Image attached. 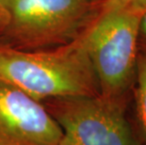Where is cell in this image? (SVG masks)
Masks as SVG:
<instances>
[{"label":"cell","mask_w":146,"mask_h":145,"mask_svg":"<svg viewBox=\"0 0 146 145\" xmlns=\"http://www.w3.org/2000/svg\"><path fill=\"white\" fill-rule=\"evenodd\" d=\"M0 80L40 102L100 94L84 33L69 44L42 50L0 44Z\"/></svg>","instance_id":"cell-1"},{"label":"cell","mask_w":146,"mask_h":145,"mask_svg":"<svg viewBox=\"0 0 146 145\" xmlns=\"http://www.w3.org/2000/svg\"><path fill=\"white\" fill-rule=\"evenodd\" d=\"M8 22L0 44L42 50L74 41L100 11L103 0H4Z\"/></svg>","instance_id":"cell-2"},{"label":"cell","mask_w":146,"mask_h":145,"mask_svg":"<svg viewBox=\"0 0 146 145\" xmlns=\"http://www.w3.org/2000/svg\"><path fill=\"white\" fill-rule=\"evenodd\" d=\"M139 16L141 12L128 6L103 3L84 31L86 49L102 96L123 99L134 85L139 49Z\"/></svg>","instance_id":"cell-3"},{"label":"cell","mask_w":146,"mask_h":145,"mask_svg":"<svg viewBox=\"0 0 146 145\" xmlns=\"http://www.w3.org/2000/svg\"><path fill=\"white\" fill-rule=\"evenodd\" d=\"M122 101L101 94L46 101L62 131L60 145H138Z\"/></svg>","instance_id":"cell-4"},{"label":"cell","mask_w":146,"mask_h":145,"mask_svg":"<svg viewBox=\"0 0 146 145\" xmlns=\"http://www.w3.org/2000/svg\"><path fill=\"white\" fill-rule=\"evenodd\" d=\"M61 137L45 106L0 80V145H60Z\"/></svg>","instance_id":"cell-5"},{"label":"cell","mask_w":146,"mask_h":145,"mask_svg":"<svg viewBox=\"0 0 146 145\" xmlns=\"http://www.w3.org/2000/svg\"><path fill=\"white\" fill-rule=\"evenodd\" d=\"M135 100L138 118L146 138V51L139 49L136 77L134 81Z\"/></svg>","instance_id":"cell-6"},{"label":"cell","mask_w":146,"mask_h":145,"mask_svg":"<svg viewBox=\"0 0 146 145\" xmlns=\"http://www.w3.org/2000/svg\"><path fill=\"white\" fill-rule=\"evenodd\" d=\"M138 42L139 47L146 51V10L141 12L139 16Z\"/></svg>","instance_id":"cell-7"},{"label":"cell","mask_w":146,"mask_h":145,"mask_svg":"<svg viewBox=\"0 0 146 145\" xmlns=\"http://www.w3.org/2000/svg\"><path fill=\"white\" fill-rule=\"evenodd\" d=\"M128 7L137 12H142L146 10V0H134Z\"/></svg>","instance_id":"cell-8"},{"label":"cell","mask_w":146,"mask_h":145,"mask_svg":"<svg viewBox=\"0 0 146 145\" xmlns=\"http://www.w3.org/2000/svg\"><path fill=\"white\" fill-rule=\"evenodd\" d=\"M133 1H134V0H103V3L108 5L127 7V6H129Z\"/></svg>","instance_id":"cell-9"},{"label":"cell","mask_w":146,"mask_h":145,"mask_svg":"<svg viewBox=\"0 0 146 145\" xmlns=\"http://www.w3.org/2000/svg\"><path fill=\"white\" fill-rule=\"evenodd\" d=\"M8 22V14L5 11H0V34L4 30Z\"/></svg>","instance_id":"cell-10"},{"label":"cell","mask_w":146,"mask_h":145,"mask_svg":"<svg viewBox=\"0 0 146 145\" xmlns=\"http://www.w3.org/2000/svg\"><path fill=\"white\" fill-rule=\"evenodd\" d=\"M0 11H5V12H6V10H5V4H4V0H0ZM6 13H7V12H6Z\"/></svg>","instance_id":"cell-11"}]
</instances>
